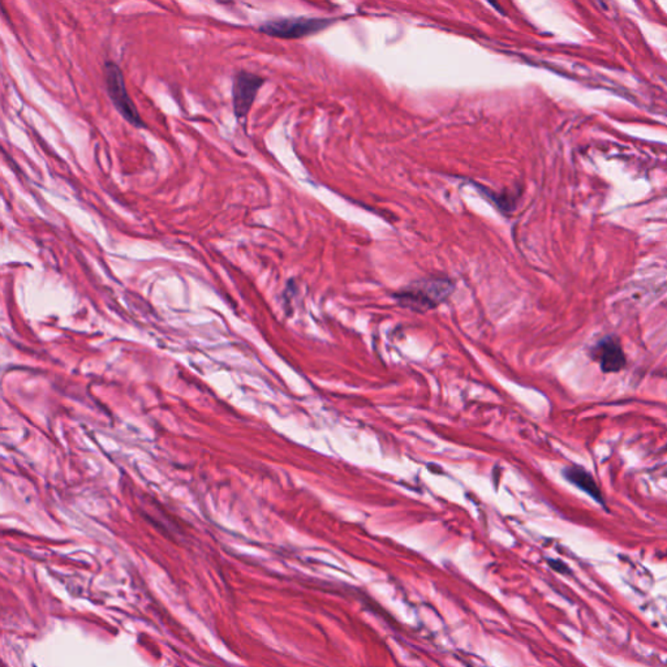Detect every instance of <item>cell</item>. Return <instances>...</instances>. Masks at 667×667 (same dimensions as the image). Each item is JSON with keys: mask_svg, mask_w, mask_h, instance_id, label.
<instances>
[{"mask_svg": "<svg viewBox=\"0 0 667 667\" xmlns=\"http://www.w3.org/2000/svg\"><path fill=\"white\" fill-rule=\"evenodd\" d=\"M103 80L107 96L111 99L115 110L120 114L122 119L130 122L135 128H147V122L141 118L139 108L135 105L128 93L122 68L113 60H107L103 64Z\"/></svg>", "mask_w": 667, "mask_h": 667, "instance_id": "6da1fadb", "label": "cell"}, {"mask_svg": "<svg viewBox=\"0 0 667 667\" xmlns=\"http://www.w3.org/2000/svg\"><path fill=\"white\" fill-rule=\"evenodd\" d=\"M452 288L454 285L447 279L421 280L400 291L398 295H395V299L406 308L425 312L435 308L438 304L446 300Z\"/></svg>", "mask_w": 667, "mask_h": 667, "instance_id": "7a4b0ae2", "label": "cell"}, {"mask_svg": "<svg viewBox=\"0 0 667 667\" xmlns=\"http://www.w3.org/2000/svg\"><path fill=\"white\" fill-rule=\"evenodd\" d=\"M333 21L329 18L285 17L263 23L258 26V30L262 34L279 40H300L324 30Z\"/></svg>", "mask_w": 667, "mask_h": 667, "instance_id": "3957f363", "label": "cell"}, {"mask_svg": "<svg viewBox=\"0 0 667 667\" xmlns=\"http://www.w3.org/2000/svg\"><path fill=\"white\" fill-rule=\"evenodd\" d=\"M265 84V79L258 74L239 71L232 80V110L237 120H245L251 113L257 94Z\"/></svg>", "mask_w": 667, "mask_h": 667, "instance_id": "277c9868", "label": "cell"}, {"mask_svg": "<svg viewBox=\"0 0 667 667\" xmlns=\"http://www.w3.org/2000/svg\"><path fill=\"white\" fill-rule=\"evenodd\" d=\"M591 355L603 373H619L626 366V355L615 336L601 339L592 347Z\"/></svg>", "mask_w": 667, "mask_h": 667, "instance_id": "5b68a950", "label": "cell"}, {"mask_svg": "<svg viewBox=\"0 0 667 667\" xmlns=\"http://www.w3.org/2000/svg\"><path fill=\"white\" fill-rule=\"evenodd\" d=\"M563 476L572 485H575L576 488L583 490L591 498H593L595 502H598L603 507L606 506L601 489L598 488L593 476L588 472L586 469L578 467V465H570V467L563 469Z\"/></svg>", "mask_w": 667, "mask_h": 667, "instance_id": "8992f818", "label": "cell"}, {"mask_svg": "<svg viewBox=\"0 0 667 667\" xmlns=\"http://www.w3.org/2000/svg\"><path fill=\"white\" fill-rule=\"evenodd\" d=\"M550 566L553 567L554 570L561 572V574H563V572H570L569 567H567L564 563H561V561H550Z\"/></svg>", "mask_w": 667, "mask_h": 667, "instance_id": "52a82bcc", "label": "cell"}]
</instances>
